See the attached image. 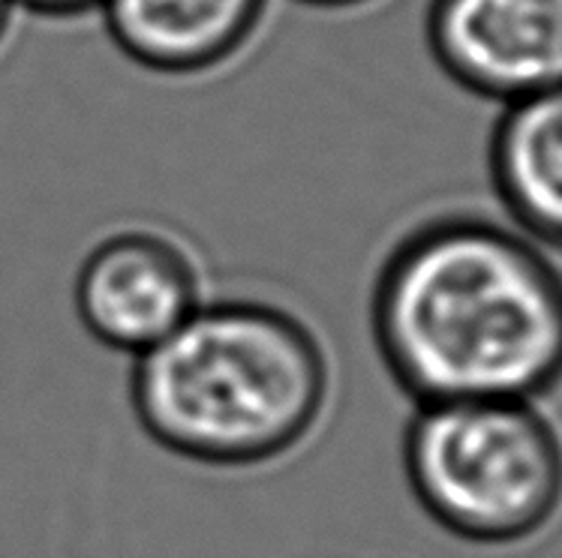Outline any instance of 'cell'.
I'll use <instances>...</instances> for the list:
<instances>
[{"mask_svg": "<svg viewBox=\"0 0 562 558\" xmlns=\"http://www.w3.org/2000/svg\"><path fill=\"white\" fill-rule=\"evenodd\" d=\"M373 345L413 399H544L562 388V274L536 240L451 214L394 243L370 295Z\"/></svg>", "mask_w": 562, "mask_h": 558, "instance_id": "obj_1", "label": "cell"}, {"mask_svg": "<svg viewBox=\"0 0 562 558\" xmlns=\"http://www.w3.org/2000/svg\"><path fill=\"white\" fill-rule=\"evenodd\" d=\"M401 463L427 520L460 544L524 547L562 516V423L541 399L415 406Z\"/></svg>", "mask_w": 562, "mask_h": 558, "instance_id": "obj_3", "label": "cell"}, {"mask_svg": "<svg viewBox=\"0 0 562 558\" xmlns=\"http://www.w3.org/2000/svg\"><path fill=\"white\" fill-rule=\"evenodd\" d=\"M76 316L93 340L133 361L205 304L202 276L178 240L124 228L93 243L76 274Z\"/></svg>", "mask_w": 562, "mask_h": 558, "instance_id": "obj_4", "label": "cell"}, {"mask_svg": "<svg viewBox=\"0 0 562 558\" xmlns=\"http://www.w3.org/2000/svg\"><path fill=\"white\" fill-rule=\"evenodd\" d=\"M12 3L36 15H48V19H69V15L100 10L103 0H12Z\"/></svg>", "mask_w": 562, "mask_h": 558, "instance_id": "obj_8", "label": "cell"}, {"mask_svg": "<svg viewBox=\"0 0 562 558\" xmlns=\"http://www.w3.org/2000/svg\"><path fill=\"white\" fill-rule=\"evenodd\" d=\"M328 399L331 361L319 333L252 297L205 300L130 373L142 433L207 468L283 459L311 439Z\"/></svg>", "mask_w": 562, "mask_h": 558, "instance_id": "obj_2", "label": "cell"}, {"mask_svg": "<svg viewBox=\"0 0 562 558\" xmlns=\"http://www.w3.org/2000/svg\"><path fill=\"white\" fill-rule=\"evenodd\" d=\"M427 43L448 79L499 105L562 88V0H430Z\"/></svg>", "mask_w": 562, "mask_h": 558, "instance_id": "obj_5", "label": "cell"}, {"mask_svg": "<svg viewBox=\"0 0 562 558\" xmlns=\"http://www.w3.org/2000/svg\"><path fill=\"white\" fill-rule=\"evenodd\" d=\"M12 10H15V3H12V0H0V39L7 36V27H10Z\"/></svg>", "mask_w": 562, "mask_h": 558, "instance_id": "obj_10", "label": "cell"}, {"mask_svg": "<svg viewBox=\"0 0 562 558\" xmlns=\"http://www.w3.org/2000/svg\"><path fill=\"white\" fill-rule=\"evenodd\" d=\"M301 3H311V7H328V10H344V7H358V3H368V0H301Z\"/></svg>", "mask_w": 562, "mask_h": 558, "instance_id": "obj_9", "label": "cell"}, {"mask_svg": "<svg viewBox=\"0 0 562 558\" xmlns=\"http://www.w3.org/2000/svg\"><path fill=\"white\" fill-rule=\"evenodd\" d=\"M487 157L512 226L562 250V88L503 105Z\"/></svg>", "mask_w": 562, "mask_h": 558, "instance_id": "obj_7", "label": "cell"}, {"mask_svg": "<svg viewBox=\"0 0 562 558\" xmlns=\"http://www.w3.org/2000/svg\"><path fill=\"white\" fill-rule=\"evenodd\" d=\"M268 0H103L121 55L162 76H195L238 55Z\"/></svg>", "mask_w": 562, "mask_h": 558, "instance_id": "obj_6", "label": "cell"}]
</instances>
